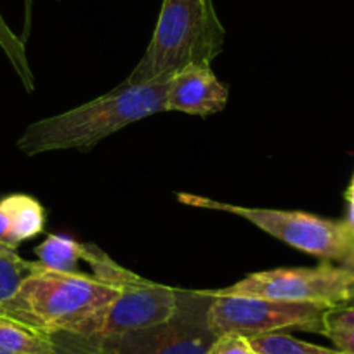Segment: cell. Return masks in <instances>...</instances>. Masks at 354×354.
<instances>
[{"mask_svg":"<svg viewBox=\"0 0 354 354\" xmlns=\"http://www.w3.org/2000/svg\"><path fill=\"white\" fill-rule=\"evenodd\" d=\"M122 281L115 283L96 274L57 273L37 262L6 306L4 318L50 337H80L120 295Z\"/></svg>","mask_w":354,"mask_h":354,"instance_id":"obj_1","label":"cell"},{"mask_svg":"<svg viewBox=\"0 0 354 354\" xmlns=\"http://www.w3.org/2000/svg\"><path fill=\"white\" fill-rule=\"evenodd\" d=\"M165 82L124 84L73 110L30 125L18 141L25 155L59 149L87 151L120 129L165 110Z\"/></svg>","mask_w":354,"mask_h":354,"instance_id":"obj_2","label":"cell"},{"mask_svg":"<svg viewBox=\"0 0 354 354\" xmlns=\"http://www.w3.org/2000/svg\"><path fill=\"white\" fill-rule=\"evenodd\" d=\"M224 37L212 0H163L151 42L125 84L167 82L189 64H210Z\"/></svg>","mask_w":354,"mask_h":354,"instance_id":"obj_3","label":"cell"},{"mask_svg":"<svg viewBox=\"0 0 354 354\" xmlns=\"http://www.w3.org/2000/svg\"><path fill=\"white\" fill-rule=\"evenodd\" d=\"M212 292H181L172 319L106 339L53 335L56 354H207L216 340L209 326Z\"/></svg>","mask_w":354,"mask_h":354,"instance_id":"obj_4","label":"cell"},{"mask_svg":"<svg viewBox=\"0 0 354 354\" xmlns=\"http://www.w3.org/2000/svg\"><path fill=\"white\" fill-rule=\"evenodd\" d=\"M183 203L200 209L221 210L240 216L262 230L264 233L278 238L283 243L316 255L325 261L342 262L354 247V231L346 221H332L315 214L299 212V210L277 209H252L243 205L216 202L196 195H179Z\"/></svg>","mask_w":354,"mask_h":354,"instance_id":"obj_5","label":"cell"},{"mask_svg":"<svg viewBox=\"0 0 354 354\" xmlns=\"http://www.w3.org/2000/svg\"><path fill=\"white\" fill-rule=\"evenodd\" d=\"M217 295H247L273 301L315 304L332 309L354 302V277L344 266L322 262L316 268H278L245 277Z\"/></svg>","mask_w":354,"mask_h":354,"instance_id":"obj_6","label":"cell"},{"mask_svg":"<svg viewBox=\"0 0 354 354\" xmlns=\"http://www.w3.org/2000/svg\"><path fill=\"white\" fill-rule=\"evenodd\" d=\"M326 311V308L315 304H297L247 295H217L212 292L209 326L216 337L238 333L247 339H254L285 330H304L323 335Z\"/></svg>","mask_w":354,"mask_h":354,"instance_id":"obj_7","label":"cell"},{"mask_svg":"<svg viewBox=\"0 0 354 354\" xmlns=\"http://www.w3.org/2000/svg\"><path fill=\"white\" fill-rule=\"evenodd\" d=\"M181 292V288L155 283L127 271L120 295L78 339H106L169 322L179 311Z\"/></svg>","mask_w":354,"mask_h":354,"instance_id":"obj_8","label":"cell"},{"mask_svg":"<svg viewBox=\"0 0 354 354\" xmlns=\"http://www.w3.org/2000/svg\"><path fill=\"white\" fill-rule=\"evenodd\" d=\"M165 110L198 117L219 113L226 108L227 87L210 64H189L167 78Z\"/></svg>","mask_w":354,"mask_h":354,"instance_id":"obj_9","label":"cell"},{"mask_svg":"<svg viewBox=\"0 0 354 354\" xmlns=\"http://www.w3.org/2000/svg\"><path fill=\"white\" fill-rule=\"evenodd\" d=\"M0 207L9 221L11 241L16 248L21 241L42 233L46 212L35 198L28 195H11L0 200Z\"/></svg>","mask_w":354,"mask_h":354,"instance_id":"obj_10","label":"cell"},{"mask_svg":"<svg viewBox=\"0 0 354 354\" xmlns=\"http://www.w3.org/2000/svg\"><path fill=\"white\" fill-rule=\"evenodd\" d=\"M84 243L71 240L64 234H49L35 248L39 264L57 273H77V262L82 259Z\"/></svg>","mask_w":354,"mask_h":354,"instance_id":"obj_11","label":"cell"},{"mask_svg":"<svg viewBox=\"0 0 354 354\" xmlns=\"http://www.w3.org/2000/svg\"><path fill=\"white\" fill-rule=\"evenodd\" d=\"M0 346L18 354H56L53 337L9 319H0Z\"/></svg>","mask_w":354,"mask_h":354,"instance_id":"obj_12","label":"cell"},{"mask_svg":"<svg viewBox=\"0 0 354 354\" xmlns=\"http://www.w3.org/2000/svg\"><path fill=\"white\" fill-rule=\"evenodd\" d=\"M255 354H344L330 347L304 342L288 333H266L250 339Z\"/></svg>","mask_w":354,"mask_h":354,"instance_id":"obj_13","label":"cell"},{"mask_svg":"<svg viewBox=\"0 0 354 354\" xmlns=\"http://www.w3.org/2000/svg\"><path fill=\"white\" fill-rule=\"evenodd\" d=\"M37 268V261H25L16 254H0V319L4 318L6 306L9 304L19 285Z\"/></svg>","mask_w":354,"mask_h":354,"instance_id":"obj_14","label":"cell"},{"mask_svg":"<svg viewBox=\"0 0 354 354\" xmlns=\"http://www.w3.org/2000/svg\"><path fill=\"white\" fill-rule=\"evenodd\" d=\"M325 337L333 342L337 351L354 354V306L332 308L325 315Z\"/></svg>","mask_w":354,"mask_h":354,"instance_id":"obj_15","label":"cell"},{"mask_svg":"<svg viewBox=\"0 0 354 354\" xmlns=\"http://www.w3.org/2000/svg\"><path fill=\"white\" fill-rule=\"evenodd\" d=\"M207 354H255L250 339L238 333H224L216 337Z\"/></svg>","mask_w":354,"mask_h":354,"instance_id":"obj_16","label":"cell"},{"mask_svg":"<svg viewBox=\"0 0 354 354\" xmlns=\"http://www.w3.org/2000/svg\"><path fill=\"white\" fill-rule=\"evenodd\" d=\"M0 243L6 245V247L12 248V250H16V247L12 245L11 241V231H9V221L8 217H6L4 210H2V207H0Z\"/></svg>","mask_w":354,"mask_h":354,"instance_id":"obj_17","label":"cell"},{"mask_svg":"<svg viewBox=\"0 0 354 354\" xmlns=\"http://www.w3.org/2000/svg\"><path fill=\"white\" fill-rule=\"evenodd\" d=\"M346 200H347V216L344 221H346L347 226L354 231V177H353V181H351L349 188H347Z\"/></svg>","mask_w":354,"mask_h":354,"instance_id":"obj_18","label":"cell"},{"mask_svg":"<svg viewBox=\"0 0 354 354\" xmlns=\"http://www.w3.org/2000/svg\"><path fill=\"white\" fill-rule=\"evenodd\" d=\"M340 266H344V268H346V270L354 277V247H353V250L347 254V257L340 262Z\"/></svg>","mask_w":354,"mask_h":354,"instance_id":"obj_19","label":"cell"},{"mask_svg":"<svg viewBox=\"0 0 354 354\" xmlns=\"http://www.w3.org/2000/svg\"><path fill=\"white\" fill-rule=\"evenodd\" d=\"M0 254H16V250H12V248L6 247V245L0 243Z\"/></svg>","mask_w":354,"mask_h":354,"instance_id":"obj_20","label":"cell"},{"mask_svg":"<svg viewBox=\"0 0 354 354\" xmlns=\"http://www.w3.org/2000/svg\"><path fill=\"white\" fill-rule=\"evenodd\" d=\"M0 354H18V353H12V351H9V349H6V347L0 346Z\"/></svg>","mask_w":354,"mask_h":354,"instance_id":"obj_21","label":"cell"}]
</instances>
